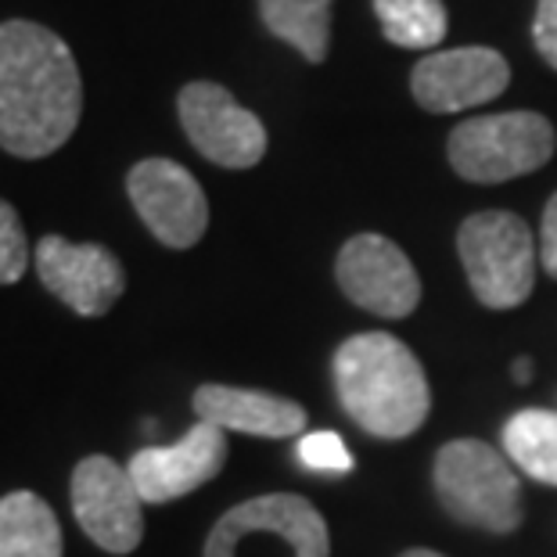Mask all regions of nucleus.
<instances>
[{
  "label": "nucleus",
  "mask_w": 557,
  "mask_h": 557,
  "mask_svg": "<svg viewBox=\"0 0 557 557\" xmlns=\"http://www.w3.org/2000/svg\"><path fill=\"white\" fill-rule=\"evenodd\" d=\"M529 377H532V363H529V357L515 360V382H529Z\"/></svg>",
  "instance_id": "5701e85b"
},
{
  "label": "nucleus",
  "mask_w": 557,
  "mask_h": 557,
  "mask_svg": "<svg viewBox=\"0 0 557 557\" xmlns=\"http://www.w3.org/2000/svg\"><path fill=\"white\" fill-rule=\"evenodd\" d=\"M191 407L198 421L216 424L223 432H245L263 438H292L306 429V410L299 403L256 393V388H234V385H201Z\"/></svg>",
  "instance_id": "4468645a"
},
{
  "label": "nucleus",
  "mask_w": 557,
  "mask_h": 557,
  "mask_svg": "<svg viewBox=\"0 0 557 557\" xmlns=\"http://www.w3.org/2000/svg\"><path fill=\"white\" fill-rule=\"evenodd\" d=\"M374 15L382 22L385 40L407 51H429L443 44L449 29L443 0H374Z\"/></svg>",
  "instance_id": "a211bd4d"
},
{
  "label": "nucleus",
  "mask_w": 557,
  "mask_h": 557,
  "mask_svg": "<svg viewBox=\"0 0 557 557\" xmlns=\"http://www.w3.org/2000/svg\"><path fill=\"white\" fill-rule=\"evenodd\" d=\"M176 115L198 156L223 170H252L267 156L263 120L234 101V94L220 83H187L176 94Z\"/></svg>",
  "instance_id": "0eeeda50"
},
{
  "label": "nucleus",
  "mask_w": 557,
  "mask_h": 557,
  "mask_svg": "<svg viewBox=\"0 0 557 557\" xmlns=\"http://www.w3.org/2000/svg\"><path fill=\"white\" fill-rule=\"evenodd\" d=\"M342 410L374 438H407L429 418L432 393L418 357L396 335L367 331L335 352Z\"/></svg>",
  "instance_id": "f03ea898"
},
{
  "label": "nucleus",
  "mask_w": 557,
  "mask_h": 557,
  "mask_svg": "<svg viewBox=\"0 0 557 557\" xmlns=\"http://www.w3.org/2000/svg\"><path fill=\"white\" fill-rule=\"evenodd\" d=\"M299 460L306 468L313 471H349L352 468V457L342 435L335 432H310L299 443Z\"/></svg>",
  "instance_id": "aec40b11"
},
{
  "label": "nucleus",
  "mask_w": 557,
  "mask_h": 557,
  "mask_svg": "<svg viewBox=\"0 0 557 557\" xmlns=\"http://www.w3.org/2000/svg\"><path fill=\"white\" fill-rule=\"evenodd\" d=\"M335 277L346 299L385 320L410 317L421 302L418 270H413L407 252L382 234H357L342 245Z\"/></svg>",
  "instance_id": "1a4fd4ad"
},
{
  "label": "nucleus",
  "mask_w": 557,
  "mask_h": 557,
  "mask_svg": "<svg viewBox=\"0 0 557 557\" xmlns=\"http://www.w3.org/2000/svg\"><path fill=\"white\" fill-rule=\"evenodd\" d=\"M540 259L543 270L557 281V195L543 209V227H540Z\"/></svg>",
  "instance_id": "4be33fe9"
},
{
  "label": "nucleus",
  "mask_w": 557,
  "mask_h": 557,
  "mask_svg": "<svg viewBox=\"0 0 557 557\" xmlns=\"http://www.w3.org/2000/svg\"><path fill=\"white\" fill-rule=\"evenodd\" d=\"M435 493L465 525L515 532L521 525V482L515 468L479 438H454L435 457Z\"/></svg>",
  "instance_id": "20e7f679"
},
{
  "label": "nucleus",
  "mask_w": 557,
  "mask_h": 557,
  "mask_svg": "<svg viewBox=\"0 0 557 557\" xmlns=\"http://www.w3.org/2000/svg\"><path fill=\"white\" fill-rule=\"evenodd\" d=\"M0 557H62V525L37 493L0 496Z\"/></svg>",
  "instance_id": "2eb2a0df"
},
{
  "label": "nucleus",
  "mask_w": 557,
  "mask_h": 557,
  "mask_svg": "<svg viewBox=\"0 0 557 557\" xmlns=\"http://www.w3.org/2000/svg\"><path fill=\"white\" fill-rule=\"evenodd\" d=\"M504 449L511 465L529 479L557 485V413L518 410L504 424Z\"/></svg>",
  "instance_id": "f3484780"
},
{
  "label": "nucleus",
  "mask_w": 557,
  "mask_h": 557,
  "mask_svg": "<svg viewBox=\"0 0 557 557\" xmlns=\"http://www.w3.org/2000/svg\"><path fill=\"white\" fill-rule=\"evenodd\" d=\"M554 126L540 112L479 115L449 134V165L471 184H504L536 173L554 156Z\"/></svg>",
  "instance_id": "423d86ee"
},
{
  "label": "nucleus",
  "mask_w": 557,
  "mask_h": 557,
  "mask_svg": "<svg viewBox=\"0 0 557 557\" xmlns=\"http://www.w3.org/2000/svg\"><path fill=\"white\" fill-rule=\"evenodd\" d=\"M399 557H443V554H435V550H407V554H399Z\"/></svg>",
  "instance_id": "b1692460"
},
{
  "label": "nucleus",
  "mask_w": 557,
  "mask_h": 557,
  "mask_svg": "<svg viewBox=\"0 0 557 557\" xmlns=\"http://www.w3.org/2000/svg\"><path fill=\"white\" fill-rule=\"evenodd\" d=\"M331 536L320 511L295 493L252 496L231 507L206 540L201 557H327Z\"/></svg>",
  "instance_id": "7ed1b4c3"
},
{
  "label": "nucleus",
  "mask_w": 557,
  "mask_h": 557,
  "mask_svg": "<svg viewBox=\"0 0 557 557\" xmlns=\"http://www.w3.org/2000/svg\"><path fill=\"white\" fill-rule=\"evenodd\" d=\"M511 83V65L493 47H454L421 58L410 73L413 101L424 112L449 115L500 98Z\"/></svg>",
  "instance_id": "f8f14e48"
},
{
  "label": "nucleus",
  "mask_w": 557,
  "mask_h": 557,
  "mask_svg": "<svg viewBox=\"0 0 557 557\" xmlns=\"http://www.w3.org/2000/svg\"><path fill=\"white\" fill-rule=\"evenodd\" d=\"M134 479L112 457H83L73 471V515L79 529L109 554L137 550L145 536V515Z\"/></svg>",
  "instance_id": "9d476101"
},
{
  "label": "nucleus",
  "mask_w": 557,
  "mask_h": 557,
  "mask_svg": "<svg viewBox=\"0 0 557 557\" xmlns=\"http://www.w3.org/2000/svg\"><path fill=\"white\" fill-rule=\"evenodd\" d=\"M259 18L270 37L295 47L310 65H320L331 47V0H259Z\"/></svg>",
  "instance_id": "dca6fc26"
},
{
  "label": "nucleus",
  "mask_w": 557,
  "mask_h": 557,
  "mask_svg": "<svg viewBox=\"0 0 557 557\" xmlns=\"http://www.w3.org/2000/svg\"><path fill=\"white\" fill-rule=\"evenodd\" d=\"M532 44L540 58L557 73V0H536V18H532Z\"/></svg>",
  "instance_id": "412c9836"
},
{
  "label": "nucleus",
  "mask_w": 557,
  "mask_h": 557,
  "mask_svg": "<svg viewBox=\"0 0 557 557\" xmlns=\"http://www.w3.org/2000/svg\"><path fill=\"white\" fill-rule=\"evenodd\" d=\"M126 195L151 238L165 248H195L209 231V201L181 162L145 159L126 173Z\"/></svg>",
  "instance_id": "6e6552de"
},
{
  "label": "nucleus",
  "mask_w": 557,
  "mask_h": 557,
  "mask_svg": "<svg viewBox=\"0 0 557 557\" xmlns=\"http://www.w3.org/2000/svg\"><path fill=\"white\" fill-rule=\"evenodd\" d=\"M79 115L73 47L40 22H0V148L15 159H47L76 134Z\"/></svg>",
  "instance_id": "f257e3e1"
},
{
  "label": "nucleus",
  "mask_w": 557,
  "mask_h": 557,
  "mask_svg": "<svg viewBox=\"0 0 557 557\" xmlns=\"http://www.w3.org/2000/svg\"><path fill=\"white\" fill-rule=\"evenodd\" d=\"M29 238L11 201L0 198V284H15L29 270Z\"/></svg>",
  "instance_id": "6ab92c4d"
},
{
  "label": "nucleus",
  "mask_w": 557,
  "mask_h": 557,
  "mask_svg": "<svg viewBox=\"0 0 557 557\" xmlns=\"http://www.w3.org/2000/svg\"><path fill=\"white\" fill-rule=\"evenodd\" d=\"M227 465V432L209 421H198L173 446H145L129 457V479H134L145 504H170L201 490Z\"/></svg>",
  "instance_id": "ddd939ff"
},
{
  "label": "nucleus",
  "mask_w": 557,
  "mask_h": 557,
  "mask_svg": "<svg viewBox=\"0 0 557 557\" xmlns=\"http://www.w3.org/2000/svg\"><path fill=\"white\" fill-rule=\"evenodd\" d=\"M457 252L471 292L490 310H515L536 284V242L515 212L490 209L460 223Z\"/></svg>",
  "instance_id": "39448f33"
},
{
  "label": "nucleus",
  "mask_w": 557,
  "mask_h": 557,
  "mask_svg": "<svg viewBox=\"0 0 557 557\" xmlns=\"http://www.w3.org/2000/svg\"><path fill=\"white\" fill-rule=\"evenodd\" d=\"M37 274L44 288L79 317H104L126 292V270L112 248L73 245L58 234L37 242Z\"/></svg>",
  "instance_id": "9b49d317"
}]
</instances>
